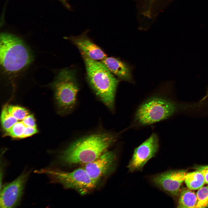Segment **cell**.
<instances>
[{
    "label": "cell",
    "mask_w": 208,
    "mask_h": 208,
    "mask_svg": "<svg viewBox=\"0 0 208 208\" xmlns=\"http://www.w3.org/2000/svg\"><path fill=\"white\" fill-rule=\"evenodd\" d=\"M118 136L117 134L106 132L85 136L71 144L61 153L60 159L69 165L90 163L107 151Z\"/></svg>",
    "instance_id": "cell-1"
},
{
    "label": "cell",
    "mask_w": 208,
    "mask_h": 208,
    "mask_svg": "<svg viewBox=\"0 0 208 208\" xmlns=\"http://www.w3.org/2000/svg\"><path fill=\"white\" fill-rule=\"evenodd\" d=\"M90 85L98 98L111 111L114 109L115 98L118 80L101 62L82 54Z\"/></svg>",
    "instance_id": "cell-2"
},
{
    "label": "cell",
    "mask_w": 208,
    "mask_h": 208,
    "mask_svg": "<svg viewBox=\"0 0 208 208\" xmlns=\"http://www.w3.org/2000/svg\"><path fill=\"white\" fill-rule=\"evenodd\" d=\"M32 60L29 50L21 39L10 33H1L0 62L5 71L18 72L29 65Z\"/></svg>",
    "instance_id": "cell-3"
},
{
    "label": "cell",
    "mask_w": 208,
    "mask_h": 208,
    "mask_svg": "<svg viewBox=\"0 0 208 208\" xmlns=\"http://www.w3.org/2000/svg\"><path fill=\"white\" fill-rule=\"evenodd\" d=\"M176 110L175 104L164 97L154 96L147 100L138 107L135 120L141 125L153 124L166 119Z\"/></svg>",
    "instance_id": "cell-4"
},
{
    "label": "cell",
    "mask_w": 208,
    "mask_h": 208,
    "mask_svg": "<svg viewBox=\"0 0 208 208\" xmlns=\"http://www.w3.org/2000/svg\"><path fill=\"white\" fill-rule=\"evenodd\" d=\"M52 86L59 108L66 112L71 111L76 104L79 90L74 72L69 69L62 70L56 77Z\"/></svg>",
    "instance_id": "cell-5"
},
{
    "label": "cell",
    "mask_w": 208,
    "mask_h": 208,
    "mask_svg": "<svg viewBox=\"0 0 208 208\" xmlns=\"http://www.w3.org/2000/svg\"><path fill=\"white\" fill-rule=\"evenodd\" d=\"M40 171L49 176L53 181L60 183L65 188L74 190L81 195L88 194L97 184L89 177L84 168H79L70 172L51 169Z\"/></svg>",
    "instance_id": "cell-6"
},
{
    "label": "cell",
    "mask_w": 208,
    "mask_h": 208,
    "mask_svg": "<svg viewBox=\"0 0 208 208\" xmlns=\"http://www.w3.org/2000/svg\"><path fill=\"white\" fill-rule=\"evenodd\" d=\"M159 148L158 137L156 133H153L135 149L127 166L129 171L132 173L142 171L148 161L155 156Z\"/></svg>",
    "instance_id": "cell-7"
},
{
    "label": "cell",
    "mask_w": 208,
    "mask_h": 208,
    "mask_svg": "<svg viewBox=\"0 0 208 208\" xmlns=\"http://www.w3.org/2000/svg\"><path fill=\"white\" fill-rule=\"evenodd\" d=\"M187 171L183 170H170L152 176L151 182L167 194L173 196L179 195L181 187L184 182Z\"/></svg>",
    "instance_id": "cell-8"
},
{
    "label": "cell",
    "mask_w": 208,
    "mask_h": 208,
    "mask_svg": "<svg viewBox=\"0 0 208 208\" xmlns=\"http://www.w3.org/2000/svg\"><path fill=\"white\" fill-rule=\"evenodd\" d=\"M29 174L28 172L22 173L15 180L3 187L0 193L1 208H13L18 205Z\"/></svg>",
    "instance_id": "cell-9"
},
{
    "label": "cell",
    "mask_w": 208,
    "mask_h": 208,
    "mask_svg": "<svg viewBox=\"0 0 208 208\" xmlns=\"http://www.w3.org/2000/svg\"><path fill=\"white\" fill-rule=\"evenodd\" d=\"M116 158L114 152L107 151L93 161L85 164L84 168L90 178L97 183L100 179L114 169Z\"/></svg>",
    "instance_id": "cell-10"
},
{
    "label": "cell",
    "mask_w": 208,
    "mask_h": 208,
    "mask_svg": "<svg viewBox=\"0 0 208 208\" xmlns=\"http://www.w3.org/2000/svg\"><path fill=\"white\" fill-rule=\"evenodd\" d=\"M87 32L86 31L79 36H71L70 39L81 51L82 54L93 60H103L107 57L106 54L87 36Z\"/></svg>",
    "instance_id": "cell-11"
},
{
    "label": "cell",
    "mask_w": 208,
    "mask_h": 208,
    "mask_svg": "<svg viewBox=\"0 0 208 208\" xmlns=\"http://www.w3.org/2000/svg\"><path fill=\"white\" fill-rule=\"evenodd\" d=\"M101 61L113 75L123 80L132 82L131 69L126 63L113 57H106Z\"/></svg>",
    "instance_id": "cell-12"
},
{
    "label": "cell",
    "mask_w": 208,
    "mask_h": 208,
    "mask_svg": "<svg viewBox=\"0 0 208 208\" xmlns=\"http://www.w3.org/2000/svg\"><path fill=\"white\" fill-rule=\"evenodd\" d=\"M177 207L196 208L198 203L196 194L187 188L181 190Z\"/></svg>",
    "instance_id": "cell-13"
},
{
    "label": "cell",
    "mask_w": 208,
    "mask_h": 208,
    "mask_svg": "<svg viewBox=\"0 0 208 208\" xmlns=\"http://www.w3.org/2000/svg\"><path fill=\"white\" fill-rule=\"evenodd\" d=\"M184 182L187 188L191 190H198L205 184L204 177L199 171L196 170L186 174Z\"/></svg>",
    "instance_id": "cell-14"
},
{
    "label": "cell",
    "mask_w": 208,
    "mask_h": 208,
    "mask_svg": "<svg viewBox=\"0 0 208 208\" xmlns=\"http://www.w3.org/2000/svg\"><path fill=\"white\" fill-rule=\"evenodd\" d=\"M198 203L196 208L208 207V185L202 187L198 190L196 193Z\"/></svg>",
    "instance_id": "cell-15"
},
{
    "label": "cell",
    "mask_w": 208,
    "mask_h": 208,
    "mask_svg": "<svg viewBox=\"0 0 208 208\" xmlns=\"http://www.w3.org/2000/svg\"><path fill=\"white\" fill-rule=\"evenodd\" d=\"M194 169L202 174L204 177L205 184H208V165L197 166L194 167Z\"/></svg>",
    "instance_id": "cell-16"
},
{
    "label": "cell",
    "mask_w": 208,
    "mask_h": 208,
    "mask_svg": "<svg viewBox=\"0 0 208 208\" xmlns=\"http://www.w3.org/2000/svg\"><path fill=\"white\" fill-rule=\"evenodd\" d=\"M68 10L71 9V7L67 2L68 0H58Z\"/></svg>",
    "instance_id": "cell-17"
}]
</instances>
